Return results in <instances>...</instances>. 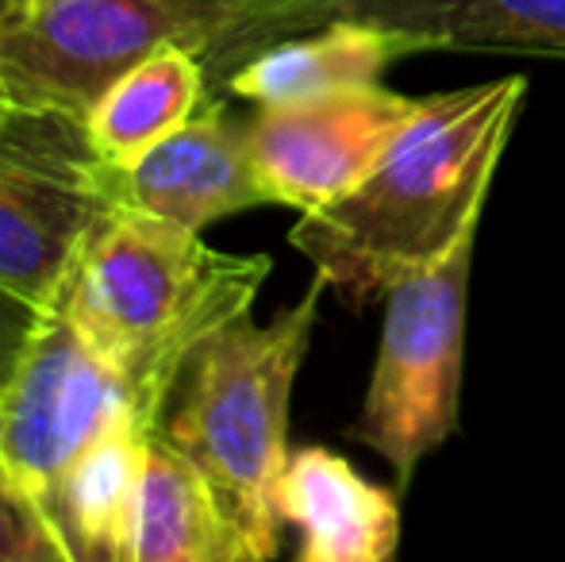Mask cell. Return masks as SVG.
Segmentation results:
<instances>
[{
  "label": "cell",
  "mask_w": 565,
  "mask_h": 562,
  "mask_svg": "<svg viewBox=\"0 0 565 562\" xmlns=\"http://www.w3.org/2000/svg\"><path fill=\"white\" fill-rule=\"evenodd\" d=\"M523 100V74L424 97L370 178L342 201L300 216L289 243L350 308L385 300L393 285L481 224Z\"/></svg>",
  "instance_id": "obj_1"
},
{
  "label": "cell",
  "mask_w": 565,
  "mask_h": 562,
  "mask_svg": "<svg viewBox=\"0 0 565 562\" xmlns=\"http://www.w3.org/2000/svg\"><path fill=\"white\" fill-rule=\"evenodd\" d=\"M269 274V255H227L201 232L105 204L54 300L131 382L142 421L158 432L196 347L250 312Z\"/></svg>",
  "instance_id": "obj_2"
},
{
  "label": "cell",
  "mask_w": 565,
  "mask_h": 562,
  "mask_svg": "<svg viewBox=\"0 0 565 562\" xmlns=\"http://www.w3.org/2000/svg\"><path fill=\"white\" fill-rule=\"evenodd\" d=\"M331 285L316 274L297 305L269 324L250 312L209 336L189 359L158 432L209 478L246 562L277 559V481L289 463V405L312 347L320 300Z\"/></svg>",
  "instance_id": "obj_3"
},
{
  "label": "cell",
  "mask_w": 565,
  "mask_h": 562,
  "mask_svg": "<svg viewBox=\"0 0 565 562\" xmlns=\"http://www.w3.org/2000/svg\"><path fill=\"white\" fill-rule=\"evenodd\" d=\"M170 43L231 74L243 62L246 8L238 0H23L0 20V105L82 120L124 70Z\"/></svg>",
  "instance_id": "obj_4"
},
{
  "label": "cell",
  "mask_w": 565,
  "mask_h": 562,
  "mask_svg": "<svg viewBox=\"0 0 565 562\" xmlns=\"http://www.w3.org/2000/svg\"><path fill=\"white\" fill-rule=\"evenodd\" d=\"M473 251L477 227H469L447 255L385 297L377 362L347 439L385 458L396 489H408L419 463L458 432Z\"/></svg>",
  "instance_id": "obj_5"
},
{
  "label": "cell",
  "mask_w": 565,
  "mask_h": 562,
  "mask_svg": "<svg viewBox=\"0 0 565 562\" xmlns=\"http://www.w3.org/2000/svg\"><path fill=\"white\" fill-rule=\"evenodd\" d=\"M100 209L97 155L82 120L0 108V285L54 305Z\"/></svg>",
  "instance_id": "obj_6"
},
{
  "label": "cell",
  "mask_w": 565,
  "mask_h": 562,
  "mask_svg": "<svg viewBox=\"0 0 565 562\" xmlns=\"http://www.w3.org/2000/svg\"><path fill=\"white\" fill-rule=\"evenodd\" d=\"M116 424L150 427L131 382L85 343L54 300L39 316L12 378L0 385V455L51 509L62 470Z\"/></svg>",
  "instance_id": "obj_7"
},
{
  "label": "cell",
  "mask_w": 565,
  "mask_h": 562,
  "mask_svg": "<svg viewBox=\"0 0 565 562\" xmlns=\"http://www.w3.org/2000/svg\"><path fill=\"white\" fill-rule=\"evenodd\" d=\"M419 105L424 97H404L385 85L292 105H258L246 120V136L266 204L308 216L342 201L370 178Z\"/></svg>",
  "instance_id": "obj_8"
},
{
  "label": "cell",
  "mask_w": 565,
  "mask_h": 562,
  "mask_svg": "<svg viewBox=\"0 0 565 562\" xmlns=\"http://www.w3.org/2000/svg\"><path fill=\"white\" fill-rule=\"evenodd\" d=\"M97 181L105 204L147 212L201 235L224 216L266 204L246 120H235L224 105H204L185 128L131 166L97 158Z\"/></svg>",
  "instance_id": "obj_9"
},
{
  "label": "cell",
  "mask_w": 565,
  "mask_h": 562,
  "mask_svg": "<svg viewBox=\"0 0 565 562\" xmlns=\"http://www.w3.org/2000/svg\"><path fill=\"white\" fill-rule=\"evenodd\" d=\"M281 524L300 536V562H388L401 548L396 489L362 478L339 450L300 447L277 481Z\"/></svg>",
  "instance_id": "obj_10"
},
{
  "label": "cell",
  "mask_w": 565,
  "mask_h": 562,
  "mask_svg": "<svg viewBox=\"0 0 565 562\" xmlns=\"http://www.w3.org/2000/svg\"><path fill=\"white\" fill-rule=\"evenodd\" d=\"M370 20L416 51H492L565 59V0H308L297 31Z\"/></svg>",
  "instance_id": "obj_11"
},
{
  "label": "cell",
  "mask_w": 565,
  "mask_h": 562,
  "mask_svg": "<svg viewBox=\"0 0 565 562\" xmlns=\"http://www.w3.org/2000/svg\"><path fill=\"white\" fill-rule=\"evenodd\" d=\"M404 54H416L404 35L381 23L339 15L246 54L227 74V93L250 100L254 108L331 97L365 85H385L388 66H396Z\"/></svg>",
  "instance_id": "obj_12"
},
{
  "label": "cell",
  "mask_w": 565,
  "mask_h": 562,
  "mask_svg": "<svg viewBox=\"0 0 565 562\" xmlns=\"http://www.w3.org/2000/svg\"><path fill=\"white\" fill-rule=\"evenodd\" d=\"M209 62L189 46H162L116 77L82 116L93 155L131 166L209 105Z\"/></svg>",
  "instance_id": "obj_13"
},
{
  "label": "cell",
  "mask_w": 565,
  "mask_h": 562,
  "mask_svg": "<svg viewBox=\"0 0 565 562\" xmlns=\"http://www.w3.org/2000/svg\"><path fill=\"white\" fill-rule=\"evenodd\" d=\"M154 435L158 432L142 424L108 427L54 481L51 512L74 551V562H127L135 501H139V481Z\"/></svg>",
  "instance_id": "obj_14"
},
{
  "label": "cell",
  "mask_w": 565,
  "mask_h": 562,
  "mask_svg": "<svg viewBox=\"0 0 565 562\" xmlns=\"http://www.w3.org/2000/svg\"><path fill=\"white\" fill-rule=\"evenodd\" d=\"M127 562H246L209 478L162 432L139 481Z\"/></svg>",
  "instance_id": "obj_15"
},
{
  "label": "cell",
  "mask_w": 565,
  "mask_h": 562,
  "mask_svg": "<svg viewBox=\"0 0 565 562\" xmlns=\"http://www.w3.org/2000/svg\"><path fill=\"white\" fill-rule=\"evenodd\" d=\"M0 562H74L54 512L0 455Z\"/></svg>",
  "instance_id": "obj_16"
},
{
  "label": "cell",
  "mask_w": 565,
  "mask_h": 562,
  "mask_svg": "<svg viewBox=\"0 0 565 562\" xmlns=\"http://www.w3.org/2000/svg\"><path fill=\"white\" fill-rule=\"evenodd\" d=\"M39 316H43V305L20 297V293L4 289L0 285V385L12 378L15 362H20L23 347H28L31 331H35Z\"/></svg>",
  "instance_id": "obj_17"
},
{
  "label": "cell",
  "mask_w": 565,
  "mask_h": 562,
  "mask_svg": "<svg viewBox=\"0 0 565 562\" xmlns=\"http://www.w3.org/2000/svg\"><path fill=\"white\" fill-rule=\"evenodd\" d=\"M246 8V43L243 59L274 39L297 35V20L308 8V0H238Z\"/></svg>",
  "instance_id": "obj_18"
},
{
  "label": "cell",
  "mask_w": 565,
  "mask_h": 562,
  "mask_svg": "<svg viewBox=\"0 0 565 562\" xmlns=\"http://www.w3.org/2000/svg\"><path fill=\"white\" fill-rule=\"evenodd\" d=\"M15 4H23V0H0V20H4V15L12 12Z\"/></svg>",
  "instance_id": "obj_19"
},
{
  "label": "cell",
  "mask_w": 565,
  "mask_h": 562,
  "mask_svg": "<svg viewBox=\"0 0 565 562\" xmlns=\"http://www.w3.org/2000/svg\"><path fill=\"white\" fill-rule=\"evenodd\" d=\"M0 108H4V105H0Z\"/></svg>",
  "instance_id": "obj_20"
}]
</instances>
